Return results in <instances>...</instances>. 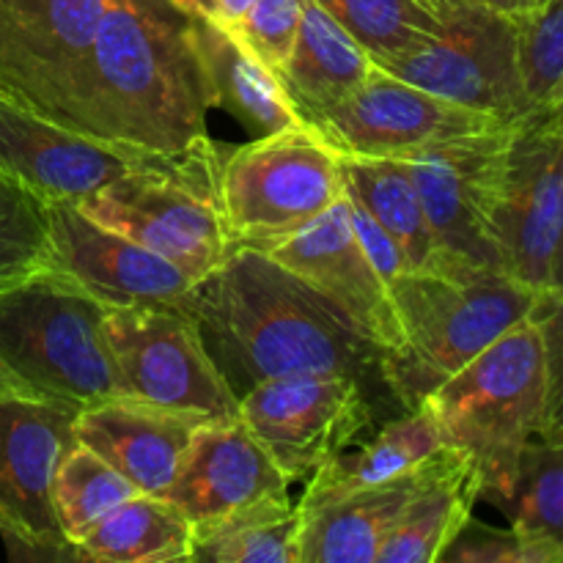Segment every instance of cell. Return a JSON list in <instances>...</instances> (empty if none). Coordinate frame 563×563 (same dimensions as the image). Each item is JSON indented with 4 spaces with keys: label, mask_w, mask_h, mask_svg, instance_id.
<instances>
[{
    "label": "cell",
    "mask_w": 563,
    "mask_h": 563,
    "mask_svg": "<svg viewBox=\"0 0 563 563\" xmlns=\"http://www.w3.org/2000/svg\"><path fill=\"white\" fill-rule=\"evenodd\" d=\"M401 350L385 357V383L401 410H416L432 390L500 335L533 319L542 291L509 273H405L390 284Z\"/></svg>",
    "instance_id": "3"
},
{
    "label": "cell",
    "mask_w": 563,
    "mask_h": 563,
    "mask_svg": "<svg viewBox=\"0 0 563 563\" xmlns=\"http://www.w3.org/2000/svg\"><path fill=\"white\" fill-rule=\"evenodd\" d=\"M339 157L341 170H344V190L355 201H361L368 214L394 236L410 264V273L460 275L445 262L443 251L429 229L416 181L401 159L344 157V154Z\"/></svg>",
    "instance_id": "25"
},
{
    "label": "cell",
    "mask_w": 563,
    "mask_h": 563,
    "mask_svg": "<svg viewBox=\"0 0 563 563\" xmlns=\"http://www.w3.org/2000/svg\"><path fill=\"white\" fill-rule=\"evenodd\" d=\"M55 273L108 308L179 302L192 280L130 236L99 225L75 201L49 203Z\"/></svg>",
    "instance_id": "18"
},
{
    "label": "cell",
    "mask_w": 563,
    "mask_h": 563,
    "mask_svg": "<svg viewBox=\"0 0 563 563\" xmlns=\"http://www.w3.org/2000/svg\"><path fill=\"white\" fill-rule=\"evenodd\" d=\"M561 225L563 130L533 113L511 130L495 203V234L506 273L548 295Z\"/></svg>",
    "instance_id": "14"
},
{
    "label": "cell",
    "mask_w": 563,
    "mask_h": 563,
    "mask_svg": "<svg viewBox=\"0 0 563 563\" xmlns=\"http://www.w3.org/2000/svg\"><path fill=\"white\" fill-rule=\"evenodd\" d=\"M533 322L544 350V410L539 438L563 445V291H548Z\"/></svg>",
    "instance_id": "36"
},
{
    "label": "cell",
    "mask_w": 563,
    "mask_h": 563,
    "mask_svg": "<svg viewBox=\"0 0 563 563\" xmlns=\"http://www.w3.org/2000/svg\"><path fill=\"white\" fill-rule=\"evenodd\" d=\"M517 44L526 91L542 110L563 82V0H542L517 16Z\"/></svg>",
    "instance_id": "33"
},
{
    "label": "cell",
    "mask_w": 563,
    "mask_h": 563,
    "mask_svg": "<svg viewBox=\"0 0 563 563\" xmlns=\"http://www.w3.org/2000/svg\"><path fill=\"white\" fill-rule=\"evenodd\" d=\"M423 465L372 487L297 504V563H377L379 544L410 504L421 484Z\"/></svg>",
    "instance_id": "21"
},
{
    "label": "cell",
    "mask_w": 563,
    "mask_h": 563,
    "mask_svg": "<svg viewBox=\"0 0 563 563\" xmlns=\"http://www.w3.org/2000/svg\"><path fill=\"white\" fill-rule=\"evenodd\" d=\"M289 484L242 418H220L198 429L163 498L185 511L196 533L231 511L289 493Z\"/></svg>",
    "instance_id": "19"
},
{
    "label": "cell",
    "mask_w": 563,
    "mask_h": 563,
    "mask_svg": "<svg viewBox=\"0 0 563 563\" xmlns=\"http://www.w3.org/2000/svg\"><path fill=\"white\" fill-rule=\"evenodd\" d=\"M443 445L438 418L429 410L427 401H421L416 410H405V416L385 423L355 456L341 454L330 465L319 467L308 478L300 504H313V500L330 498V495L372 487V484L388 482V478L401 476V473L416 471Z\"/></svg>",
    "instance_id": "27"
},
{
    "label": "cell",
    "mask_w": 563,
    "mask_h": 563,
    "mask_svg": "<svg viewBox=\"0 0 563 563\" xmlns=\"http://www.w3.org/2000/svg\"><path fill=\"white\" fill-rule=\"evenodd\" d=\"M185 14L201 16V20L214 22L220 27L234 31L253 5V0H174Z\"/></svg>",
    "instance_id": "38"
},
{
    "label": "cell",
    "mask_w": 563,
    "mask_h": 563,
    "mask_svg": "<svg viewBox=\"0 0 563 563\" xmlns=\"http://www.w3.org/2000/svg\"><path fill=\"white\" fill-rule=\"evenodd\" d=\"M539 113H542L544 119L553 121L555 126H561V130H563V82L559 86V91H555L553 97H550V102L544 104L542 110H539Z\"/></svg>",
    "instance_id": "41"
},
{
    "label": "cell",
    "mask_w": 563,
    "mask_h": 563,
    "mask_svg": "<svg viewBox=\"0 0 563 563\" xmlns=\"http://www.w3.org/2000/svg\"><path fill=\"white\" fill-rule=\"evenodd\" d=\"M306 126L344 157L407 159L438 143L509 124L434 97L374 64L357 91Z\"/></svg>",
    "instance_id": "13"
},
{
    "label": "cell",
    "mask_w": 563,
    "mask_h": 563,
    "mask_svg": "<svg viewBox=\"0 0 563 563\" xmlns=\"http://www.w3.org/2000/svg\"><path fill=\"white\" fill-rule=\"evenodd\" d=\"M104 5L0 0V99L75 130L77 86Z\"/></svg>",
    "instance_id": "12"
},
{
    "label": "cell",
    "mask_w": 563,
    "mask_h": 563,
    "mask_svg": "<svg viewBox=\"0 0 563 563\" xmlns=\"http://www.w3.org/2000/svg\"><path fill=\"white\" fill-rule=\"evenodd\" d=\"M550 291H563V225H561L559 251H555V262H553V289Z\"/></svg>",
    "instance_id": "42"
},
{
    "label": "cell",
    "mask_w": 563,
    "mask_h": 563,
    "mask_svg": "<svg viewBox=\"0 0 563 563\" xmlns=\"http://www.w3.org/2000/svg\"><path fill=\"white\" fill-rule=\"evenodd\" d=\"M280 267L291 269L324 297L341 317L372 341L385 357L401 350V324L390 286L368 262L350 220L346 192L295 234L262 247Z\"/></svg>",
    "instance_id": "16"
},
{
    "label": "cell",
    "mask_w": 563,
    "mask_h": 563,
    "mask_svg": "<svg viewBox=\"0 0 563 563\" xmlns=\"http://www.w3.org/2000/svg\"><path fill=\"white\" fill-rule=\"evenodd\" d=\"M302 3L306 0H253L247 14L234 27L240 42L275 75L284 69L297 42Z\"/></svg>",
    "instance_id": "34"
},
{
    "label": "cell",
    "mask_w": 563,
    "mask_h": 563,
    "mask_svg": "<svg viewBox=\"0 0 563 563\" xmlns=\"http://www.w3.org/2000/svg\"><path fill=\"white\" fill-rule=\"evenodd\" d=\"M179 306L196 319L236 396L289 374H350L374 401L377 394L390 396L385 352L306 280L256 247H234L218 269L190 286Z\"/></svg>",
    "instance_id": "1"
},
{
    "label": "cell",
    "mask_w": 563,
    "mask_h": 563,
    "mask_svg": "<svg viewBox=\"0 0 563 563\" xmlns=\"http://www.w3.org/2000/svg\"><path fill=\"white\" fill-rule=\"evenodd\" d=\"M377 66L410 86L504 124L539 113L522 82L517 20L467 0L445 11L438 36Z\"/></svg>",
    "instance_id": "8"
},
{
    "label": "cell",
    "mask_w": 563,
    "mask_h": 563,
    "mask_svg": "<svg viewBox=\"0 0 563 563\" xmlns=\"http://www.w3.org/2000/svg\"><path fill=\"white\" fill-rule=\"evenodd\" d=\"M372 69V55L317 0H306L297 42L275 77L308 124L357 91Z\"/></svg>",
    "instance_id": "24"
},
{
    "label": "cell",
    "mask_w": 563,
    "mask_h": 563,
    "mask_svg": "<svg viewBox=\"0 0 563 563\" xmlns=\"http://www.w3.org/2000/svg\"><path fill=\"white\" fill-rule=\"evenodd\" d=\"M423 401L438 418L443 443L473 460L482 498L506 509L522 451L542 427L544 350L539 324L533 319L517 324Z\"/></svg>",
    "instance_id": "4"
},
{
    "label": "cell",
    "mask_w": 563,
    "mask_h": 563,
    "mask_svg": "<svg viewBox=\"0 0 563 563\" xmlns=\"http://www.w3.org/2000/svg\"><path fill=\"white\" fill-rule=\"evenodd\" d=\"M207 77L174 0H108L75 99V130L154 154L209 141Z\"/></svg>",
    "instance_id": "2"
},
{
    "label": "cell",
    "mask_w": 563,
    "mask_h": 563,
    "mask_svg": "<svg viewBox=\"0 0 563 563\" xmlns=\"http://www.w3.org/2000/svg\"><path fill=\"white\" fill-rule=\"evenodd\" d=\"M297 537L300 509L280 493L198 528L192 561L297 563Z\"/></svg>",
    "instance_id": "28"
},
{
    "label": "cell",
    "mask_w": 563,
    "mask_h": 563,
    "mask_svg": "<svg viewBox=\"0 0 563 563\" xmlns=\"http://www.w3.org/2000/svg\"><path fill=\"white\" fill-rule=\"evenodd\" d=\"M374 396L350 374H289L240 396V418L289 482L311 478L374 427Z\"/></svg>",
    "instance_id": "10"
},
{
    "label": "cell",
    "mask_w": 563,
    "mask_h": 563,
    "mask_svg": "<svg viewBox=\"0 0 563 563\" xmlns=\"http://www.w3.org/2000/svg\"><path fill=\"white\" fill-rule=\"evenodd\" d=\"M104 339L124 396L212 418H240V396L179 302L108 308Z\"/></svg>",
    "instance_id": "9"
},
{
    "label": "cell",
    "mask_w": 563,
    "mask_h": 563,
    "mask_svg": "<svg viewBox=\"0 0 563 563\" xmlns=\"http://www.w3.org/2000/svg\"><path fill=\"white\" fill-rule=\"evenodd\" d=\"M427 3H429V5H432V9H434V11H438V14H440V16H443V14H445V11L456 9V5H460V3H465V0H427Z\"/></svg>",
    "instance_id": "43"
},
{
    "label": "cell",
    "mask_w": 563,
    "mask_h": 563,
    "mask_svg": "<svg viewBox=\"0 0 563 563\" xmlns=\"http://www.w3.org/2000/svg\"><path fill=\"white\" fill-rule=\"evenodd\" d=\"M467 3H476V5H484V9H493V11H500V14L506 16H522L528 14L531 9H537L542 0H467Z\"/></svg>",
    "instance_id": "39"
},
{
    "label": "cell",
    "mask_w": 563,
    "mask_h": 563,
    "mask_svg": "<svg viewBox=\"0 0 563 563\" xmlns=\"http://www.w3.org/2000/svg\"><path fill=\"white\" fill-rule=\"evenodd\" d=\"M220 163L209 137L190 152L126 170L75 203L99 225L176 264L196 284L234 251L218 196Z\"/></svg>",
    "instance_id": "6"
},
{
    "label": "cell",
    "mask_w": 563,
    "mask_h": 563,
    "mask_svg": "<svg viewBox=\"0 0 563 563\" xmlns=\"http://www.w3.org/2000/svg\"><path fill=\"white\" fill-rule=\"evenodd\" d=\"M346 203H350V220H352V229H355L357 234V242L363 245V251H366L368 262L374 264V269L385 278V284L390 286L399 275L410 273V264H407L401 247L396 245L394 236H390L388 231H385L383 225L368 214V209L363 207L361 201H355L350 192H346Z\"/></svg>",
    "instance_id": "37"
},
{
    "label": "cell",
    "mask_w": 563,
    "mask_h": 563,
    "mask_svg": "<svg viewBox=\"0 0 563 563\" xmlns=\"http://www.w3.org/2000/svg\"><path fill=\"white\" fill-rule=\"evenodd\" d=\"M445 563H561L553 550L531 542L515 528H493L487 522L471 520L462 526L454 542L443 550Z\"/></svg>",
    "instance_id": "35"
},
{
    "label": "cell",
    "mask_w": 563,
    "mask_h": 563,
    "mask_svg": "<svg viewBox=\"0 0 563 563\" xmlns=\"http://www.w3.org/2000/svg\"><path fill=\"white\" fill-rule=\"evenodd\" d=\"M218 196L231 247L295 234L344 196V170L311 126L258 135L220 163Z\"/></svg>",
    "instance_id": "7"
},
{
    "label": "cell",
    "mask_w": 563,
    "mask_h": 563,
    "mask_svg": "<svg viewBox=\"0 0 563 563\" xmlns=\"http://www.w3.org/2000/svg\"><path fill=\"white\" fill-rule=\"evenodd\" d=\"M482 482L473 460L443 445L423 465V476L394 531L377 550V563H434L473 517Z\"/></svg>",
    "instance_id": "22"
},
{
    "label": "cell",
    "mask_w": 563,
    "mask_h": 563,
    "mask_svg": "<svg viewBox=\"0 0 563 563\" xmlns=\"http://www.w3.org/2000/svg\"><path fill=\"white\" fill-rule=\"evenodd\" d=\"M55 273L49 203L0 170V291Z\"/></svg>",
    "instance_id": "31"
},
{
    "label": "cell",
    "mask_w": 563,
    "mask_h": 563,
    "mask_svg": "<svg viewBox=\"0 0 563 563\" xmlns=\"http://www.w3.org/2000/svg\"><path fill=\"white\" fill-rule=\"evenodd\" d=\"M190 38L214 108L229 110L256 132V137L306 124L275 71H269L234 31L190 14Z\"/></svg>",
    "instance_id": "23"
},
{
    "label": "cell",
    "mask_w": 563,
    "mask_h": 563,
    "mask_svg": "<svg viewBox=\"0 0 563 563\" xmlns=\"http://www.w3.org/2000/svg\"><path fill=\"white\" fill-rule=\"evenodd\" d=\"M0 394H16V396H31V399H36V396L27 390V385L22 383L9 366H5L3 357H0Z\"/></svg>",
    "instance_id": "40"
},
{
    "label": "cell",
    "mask_w": 563,
    "mask_h": 563,
    "mask_svg": "<svg viewBox=\"0 0 563 563\" xmlns=\"http://www.w3.org/2000/svg\"><path fill=\"white\" fill-rule=\"evenodd\" d=\"M170 154L102 141L0 99V170L53 201H80L126 170Z\"/></svg>",
    "instance_id": "17"
},
{
    "label": "cell",
    "mask_w": 563,
    "mask_h": 563,
    "mask_svg": "<svg viewBox=\"0 0 563 563\" xmlns=\"http://www.w3.org/2000/svg\"><path fill=\"white\" fill-rule=\"evenodd\" d=\"M196 533L185 511L163 495H135L88 528L71 559L97 563H170L192 561Z\"/></svg>",
    "instance_id": "26"
},
{
    "label": "cell",
    "mask_w": 563,
    "mask_h": 563,
    "mask_svg": "<svg viewBox=\"0 0 563 563\" xmlns=\"http://www.w3.org/2000/svg\"><path fill=\"white\" fill-rule=\"evenodd\" d=\"M207 421L212 418L115 396L77 412L71 432L77 443L110 462L141 493L165 495L187 445Z\"/></svg>",
    "instance_id": "20"
},
{
    "label": "cell",
    "mask_w": 563,
    "mask_h": 563,
    "mask_svg": "<svg viewBox=\"0 0 563 563\" xmlns=\"http://www.w3.org/2000/svg\"><path fill=\"white\" fill-rule=\"evenodd\" d=\"M374 64L418 47L443 31V16L427 0H317Z\"/></svg>",
    "instance_id": "30"
},
{
    "label": "cell",
    "mask_w": 563,
    "mask_h": 563,
    "mask_svg": "<svg viewBox=\"0 0 563 563\" xmlns=\"http://www.w3.org/2000/svg\"><path fill=\"white\" fill-rule=\"evenodd\" d=\"M517 124L454 137L401 159L418 187L429 229L454 273H506L495 234V203Z\"/></svg>",
    "instance_id": "11"
},
{
    "label": "cell",
    "mask_w": 563,
    "mask_h": 563,
    "mask_svg": "<svg viewBox=\"0 0 563 563\" xmlns=\"http://www.w3.org/2000/svg\"><path fill=\"white\" fill-rule=\"evenodd\" d=\"M135 495H141V489L130 478L77 440L53 476V511L69 548L88 528Z\"/></svg>",
    "instance_id": "29"
},
{
    "label": "cell",
    "mask_w": 563,
    "mask_h": 563,
    "mask_svg": "<svg viewBox=\"0 0 563 563\" xmlns=\"http://www.w3.org/2000/svg\"><path fill=\"white\" fill-rule=\"evenodd\" d=\"M108 306L60 273L0 291V357L36 399L77 412L124 396L104 339Z\"/></svg>",
    "instance_id": "5"
},
{
    "label": "cell",
    "mask_w": 563,
    "mask_h": 563,
    "mask_svg": "<svg viewBox=\"0 0 563 563\" xmlns=\"http://www.w3.org/2000/svg\"><path fill=\"white\" fill-rule=\"evenodd\" d=\"M506 515L511 528L553 550L563 563V445L537 438L526 445Z\"/></svg>",
    "instance_id": "32"
},
{
    "label": "cell",
    "mask_w": 563,
    "mask_h": 563,
    "mask_svg": "<svg viewBox=\"0 0 563 563\" xmlns=\"http://www.w3.org/2000/svg\"><path fill=\"white\" fill-rule=\"evenodd\" d=\"M75 412L0 394V537L33 555H69L53 511V476L75 443Z\"/></svg>",
    "instance_id": "15"
}]
</instances>
